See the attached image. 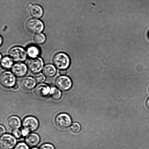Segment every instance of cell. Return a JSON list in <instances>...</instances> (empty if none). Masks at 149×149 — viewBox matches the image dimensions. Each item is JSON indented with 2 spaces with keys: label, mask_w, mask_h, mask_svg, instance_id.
<instances>
[{
  "label": "cell",
  "mask_w": 149,
  "mask_h": 149,
  "mask_svg": "<svg viewBox=\"0 0 149 149\" xmlns=\"http://www.w3.org/2000/svg\"><path fill=\"white\" fill-rule=\"evenodd\" d=\"M52 62L56 68L60 70H65L69 68L70 59L66 54L62 52L56 53L52 58Z\"/></svg>",
  "instance_id": "obj_1"
},
{
  "label": "cell",
  "mask_w": 149,
  "mask_h": 149,
  "mask_svg": "<svg viewBox=\"0 0 149 149\" xmlns=\"http://www.w3.org/2000/svg\"><path fill=\"white\" fill-rule=\"evenodd\" d=\"M26 27L29 33L37 34L43 31L44 24L41 20L37 19H31L27 22Z\"/></svg>",
  "instance_id": "obj_2"
},
{
  "label": "cell",
  "mask_w": 149,
  "mask_h": 149,
  "mask_svg": "<svg viewBox=\"0 0 149 149\" xmlns=\"http://www.w3.org/2000/svg\"><path fill=\"white\" fill-rule=\"evenodd\" d=\"M10 57L15 62H23L26 59L27 52L25 49L20 46H15L10 49L8 52Z\"/></svg>",
  "instance_id": "obj_3"
},
{
  "label": "cell",
  "mask_w": 149,
  "mask_h": 149,
  "mask_svg": "<svg viewBox=\"0 0 149 149\" xmlns=\"http://www.w3.org/2000/svg\"><path fill=\"white\" fill-rule=\"evenodd\" d=\"M29 70L33 74L40 72L44 68V62L42 58L38 57L28 60L26 62Z\"/></svg>",
  "instance_id": "obj_4"
},
{
  "label": "cell",
  "mask_w": 149,
  "mask_h": 149,
  "mask_svg": "<svg viewBox=\"0 0 149 149\" xmlns=\"http://www.w3.org/2000/svg\"><path fill=\"white\" fill-rule=\"evenodd\" d=\"M16 79L12 73L6 71L1 74L0 82L3 87L6 88H13L16 84Z\"/></svg>",
  "instance_id": "obj_5"
},
{
  "label": "cell",
  "mask_w": 149,
  "mask_h": 149,
  "mask_svg": "<svg viewBox=\"0 0 149 149\" xmlns=\"http://www.w3.org/2000/svg\"><path fill=\"white\" fill-rule=\"evenodd\" d=\"M17 141L12 135L4 134L0 139V146L1 149H12L15 147Z\"/></svg>",
  "instance_id": "obj_6"
},
{
  "label": "cell",
  "mask_w": 149,
  "mask_h": 149,
  "mask_svg": "<svg viewBox=\"0 0 149 149\" xmlns=\"http://www.w3.org/2000/svg\"><path fill=\"white\" fill-rule=\"evenodd\" d=\"M56 87L62 91H68L71 88L72 83L71 79L68 76L61 75L56 78L55 81Z\"/></svg>",
  "instance_id": "obj_7"
},
{
  "label": "cell",
  "mask_w": 149,
  "mask_h": 149,
  "mask_svg": "<svg viewBox=\"0 0 149 149\" xmlns=\"http://www.w3.org/2000/svg\"><path fill=\"white\" fill-rule=\"evenodd\" d=\"M55 123L61 129H66L69 127L72 123L70 116L66 113H61L57 115L55 118Z\"/></svg>",
  "instance_id": "obj_8"
},
{
  "label": "cell",
  "mask_w": 149,
  "mask_h": 149,
  "mask_svg": "<svg viewBox=\"0 0 149 149\" xmlns=\"http://www.w3.org/2000/svg\"><path fill=\"white\" fill-rule=\"evenodd\" d=\"M22 126L24 129L27 130L30 132L34 131L39 127V121L35 117L27 116L23 120Z\"/></svg>",
  "instance_id": "obj_9"
},
{
  "label": "cell",
  "mask_w": 149,
  "mask_h": 149,
  "mask_svg": "<svg viewBox=\"0 0 149 149\" xmlns=\"http://www.w3.org/2000/svg\"><path fill=\"white\" fill-rule=\"evenodd\" d=\"M12 71L15 75L19 77H22L26 75L27 71V67L22 63H17L13 65Z\"/></svg>",
  "instance_id": "obj_10"
},
{
  "label": "cell",
  "mask_w": 149,
  "mask_h": 149,
  "mask_svg": "<svg viewBox=\"0 0 149 149\" xmlns=\"http://www.w3.org/2000/svg\"><path fill=\"white\" fill-rule=\"evenodd\" d=\"M29 14L31 17L35 18H39L43 14V10L40 6L38 4H29L27 7Z\"/></svg>",
  "instance_id": "obj_11"
},
{
  "label": "cell",
  "mask_w": 149,
  "mask_h": 149,
  "mask_svg": "<svg viewBox=\"0 0 149 149\" xmlns=\"http://www.w3.org/2000/svg\"><path fill=\"white\" fill-rule=\"evenodd\" d=\"M51 89L48 85L45 83H41L35 88V94L38 97H45L49 95Z\"/></svg>",
  "instance_id": "obj_12"
},
{
  "label": "cell",
  "mask_w": 149,
  "mask_h": 149,
  "mask_svg": "<svg viewBox=\"0 0 149 149\" xmlns=\"http://www.w3.org/2000/svg\"><path fill=\"white\" fill-rule=\"evenodd\" d=\"M36 82L35 79L33 77H26L22 79L20 84L24 90L29 91L34 88L36 86Z\"/></svg>",
  "instance_id": "obj_13"
},
{
  "label": "cell",
  "mask_w": 149,
  "mask_h": 149,
  "mask_svg": "<svg viewBox=\"0 0 149 149\" xmlns=\"http://www.w3.org/2000/svg\"><path fill=\"white\" fill-rule=\"evenodd\" d=\"M6 124L9 129L14 130L19 129L21 127V121L18 116H12L7 119Z\"/></svg>",
  "instance_id": "obj_14"
},
{
  "label": "cell",
  "mask_w": 149,
  "mask_h": 149,
  "mask_svg": "<svg viewBox=\"0 0 149 149\" xmlns=\"http://www.w3.org/2000/svg\"><path fill=\"white\" fill-rule=\"evenodd\" d=\"M40 138L38 135L36 133L29 134L26 136L25 141L27 145L31 147H35L39 144Z\"/></svg>",
  "instance_id": "obj_15"
},
{
  "label": "cell",
  "mask_w": 149,
  "mask_h": 149,
  "mask_svg": "<svg viewBox=\"0 0 149 149\" xmlns=\"http://www.w3.org/2000/svg\"><path fill=\"white\" fill-rule=\"evenodd\" d=\"M56 69L55 66L52 64L45 65L43 69V73L45 76L49 77H54L56 74Z\"/></svg>",
  "instance_id": "obj_16"
},
{
  "label": "cell",
  "mask_w": 149,
  "mask_h": 149,
  "mask_svg": "<svg viewBox=\"0 0 149 149\" xmlns=\"http://www.w3.org/2000/svg\"><path fill=\"white\" fill-rule=\"evenodd\" d=\"M27 55L30 58H37L40 53V49L37 46H30L27 48Z\"/></svg>",
  "instance_id": "obj_17"
},
{
  "label": "cell",
  "mask_w": 149,
  "mask_h": 149,
  "mask_svg": "<svg viewBox=\"0 0 149 149\" xmlns=\"http://www.w3.org/2000/svg\"><path fill=\"white\" fill-rule=\"evenodd\" d=\"M13 65V60L10 57L5 56L1 60V65L3 68L6 69L12 68Z\"/></svg>",
  "instance_id": "obj_18"
},
{
  "label": "cell",
  "mask_w": 149,
  "mask_h": 149,
  "mask_svg": "<svg viewBox=\"0 0 149 149\" xmlns=\"http://www.w3.org/2000/svg\"><path fill=\"white\" fill-rule=\"evenodd\" d=\"M62 93L59 89L55 87L51 88L49 95L50 97L54 100H59L62 96Z\"/></svg>",
  "instance_id": "obj_19"
},
{
  "label": "cell",
  "mask_w": 149,
  "mask_h": 149,
  "mask_svg": "<svg viewBox=\"0 0 149 149\" xmlns=\"http://www.w3.org/2000/svg\"><path fill=\"white\" fill-rule=\"evenodd\" d=\"M34 42L37 44L41 45L44 43L46 40V36L43 33H37L33 38Z\"/></svg>",
  "instance_id": "obj_20"
},
{
  "label": "cell",
  "mask_w": 149,
  "mask_h": 149,
  "mask_svg": "<svg viewBox=\"0 0 149 149\" xmlns=\"http://www.w3.org/2000/svg\"><path fill=\"white\" fill-rule=\"evenodd\" d=\"M70 130L74 133H77L81 130V127L79 124L77 123H74L70 126Z\"/></svg>",
  "instance_id": "obj_21"
},
{
  "label": "cell",
  "mask_w": 149,
  "mask_h": 149,
  "mask_svg": "<svg viewBox=\"0 0 149 149\" xmlns=\"http://www.w3.org/2000/svg\"><path fill=\"white\" fill-rule=\"evenodd\" d=\"M35 79L37 82L41 83L45 81L46 77H45L44 74L41 73H39L35 76Z\"/></svg>",
  "instance_id": "obj_22"
},
{
  "label": "cell",
  "mask_w": 149,
  "mask_h": 149,
  "mask_svg": "<svg viewBox=\"0 0 149 149\" xmlns=\"http://www.w3.org/2000/svg\"><path fill=\"white\" fill-rule=\"evenodd\" d=\"M14 149H30L27 144L24 143H19L15 147Z\"/></svg>",
  "instance_id": "obj_23"
},
{
  "label": "cell",
  "mask_w": 149,
  "mask_h": 149,
  "mask_svg": "<svg viewBox=\"0 0 149 149\" xmlns=\"http://www.w3.org/2000/svg\"><path fill=\"white\" fill-rule=\"evenodd\" d=\"M13 134L14 136L17 139L20 138H21L22 136V131H20L19 129L13 130Z\"/></svg>",
  "instance_id": "obj_24"
},
{
  "label": "cell",
  "mask_w": 149,
  "mask_h": 149,
  "mask_svg": "<svg viewBox=\"0 0 149 149\" xmlns=\"http://www.w3.org/2000/svg\"><path fill=\"white\" fill-rule=\"evenodd\" d=\"M39 149H55L53 145L50 143H45L41 146Z\"/></svg>",
  "instance_id": "obj_25"
},
{
  "label": "cell",
  "mask_w": 149,
  "mask_h": 149,
  "mask_svg": "<svg viewBox=\"0 0 149 149\" xmlns=\"http://www.w3.org/2000/svg\"><path fill=\"white\" fill-rule=\"evenodd\" d=\"M22 136H27L29 135L30 131L27 130L23 128V129L22 131Z\"/></svg>",
  "instance_id": "obj_26"
},
{
  "label": "cell",
  "mask_w": 149,
  "mask_h": 149,
  "mask_svg": "<svg viewBox=\"0 0 149 149\" xmlns=\"http://www.w3.org/2000/svg\"><path fill=\"white\" fill-rule=\"evenodd\" d=\"M6 132V128L2 125H1V135H3Z\"/></svg>",
  "instance_id": "obj_27"
},
{
  "label": "cell",
  "mask_w": 149,
  "mask_h": 149,
  "mask_svg": "<svg viewBox=\"0 0 149 149\" xmlns=\"http://www.w3.org/2000/svg\"><path fill=\"white\" fill-rule=\"evenodd\" d=\"M67 73V71L65 70H62L59 71V74L61 75H65Z\"/></svg>",
  "instance_id": "obj_28"
},
{
  "label": "cell",
  "mask_w": 149,
  "mask_h": 149,
  "mask_svg": "<svg viewBox=\"0 0 149 149\" xmlns=\"http://www.w3.org/2000/svg\"><path fill=\"white\" fill-rule=\"evenodd\" d=\"M146 104L147 107H148V109H149V97L147 99Z\"/></svg>",
  "instance_id": "obj_29"
},
{
  "label": "cell",
  "mask_w": 149,
  "mask_h": 149,
  "mask_svg": "<svg viewBox=\"0 0 149 149\" xmlns=\"http://www.w3.org/2000/svg\"><path fill=\"white\" fill-rule=\"evenodd\" d=\"M17 87H18V86H17V84H15V85L13 87V88L14 89V90H16V89L17 88Z\"/></svg>",
  "instance_id": "obj_30"
},
{
  "label": "cell",
  "mask_w": 149,
  "mask_h": 149,
  "mask_svg": "<svg viewBox=\"0 0 149 149\" xmlns=\"http://www.w3.org/2000/svg\"><path fill=\"white\" fill-rule=\"evenodd\" d=\"M1 44H2V38H1Z\"/></svg>",
  "instance_id": "obj_31"
},
{
  "label": "cell",
  "mask_w": 149,
  "mask_h": 149,
  "mask_svg": "<svg viewBox=\"0 0 149 149\" xmlns=\"http://www.w3.org/2000/svg\"><path fill=\"white\" fill-rule=\"evenodd\" d=\"M32 149H38L37 148H35V147H34V148H32Z\"/></svg>",
  "instance_id": "obj_32"
}]
</instances>
